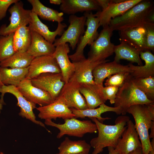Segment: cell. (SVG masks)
<instances>
[{
	"instance_id": "cell-5",
	"label": "cell",
	"mask_w": 154,
	"mask_h": 154,
	"mask_svg": "<svg viewBox=\"0 0 154 154\" xmlns=\"http://www.w3.org/2000/svg\"><path fill=\"white\" fill-rule=\"evenodd\" d=\"M63 124L56 123L51 119H45L44 123L47 125L57 128L60 131L56 137L60 139L65 135L79 137H82L87 133L97 132L96 125L91 120L81 121L74 117L64 119Z\"/></svg>"
},
{
	"instance_id": "cell-16",
	"label": "cell",
	"mask_w": 154,
	"mask_h": 154,
	"mask_svg": "<svg viewBox=\"0 0 154 154\" xmlns=\"http://www.w3.org/2000/svg\"><path fill=\"white\" fill-rule=\"evenodd\" d=\"M140 147L141 144L138 134L134 123L130 119L115 148L119 154H128Z\"/></svg>"
},
{
	"instance_id": "cell-17",
	"label": "cell",
	"mask_w": 154,
	"mask_h": 154,
	"mask_svg": "<svg viewBox=\"0 0 154 154\" xmlns=\"http://www.w3.org/2000/svg\"><path fill=\"white\" fill-rule=\"evenodd\" d=\"M80 84L75 81H69L65 83L60 95L63 98L69 108L84 110L88 107L85 98L80 92Z\"/></svg>"
},
{
	"instance_id": "cell-46",
	"label": "cell",
	"mask_w": 154,
	"mask_h": 154,
	"mask_svg": "<svg viewBox=\"0 0 154 154\" xmlns=\"http://www.w3.org/2000/svg\"><path fill=\"white\" fill-rule=\"evenodd\" d=\"M151 142L152 148L149 154H154V138H153Z\"/></svg>"
},
{
	"instance_id": "cell-38",
	"label": "cell",
	"mask_w": 154,
	"mask_h": 154,
	"mask_svg": "<svg viewBox=\"0 0 154 154\" xmlns=\"http://www.w3.org/2000/svg\"><path fill=\"white\" fill-rule=\"evenodd\" d=\"M119 88L115 86L104 87L103 91L106 100H109L111 104H114Z\"/></svg>"
},
{
	"instance_id": "cell-1",
	"label": "cell",
	"mask_w": 154,
	"mask_h": 154,
	"mask_svg": "<svg viewBox=\"0 0 154 154\" xmlns=\"http://www.w3.org/2000/svg\"><path fill=\"white\" fill-rule=\"evenodd\" d=\"M90 119L96 124L98 136L92 139L90 145L94 148L92 154H98L106 147L115 148L119 139L126 127L129 117L124 115L118 117L114 125H107L99 121L95 118Z\"/></svg>"
},
{
	"instance_id": "cell-45",
	"label": "cell",
	"mask_w": 154,
	"mask_h": 154,
	"mask_svg": "<svg viewBox=\"0 0 154 154\" xmlns=\"http://www.w3.org/2000/svg\"><path fill=\"white\" fill-rule=\"evenodd\" d=\"M49 2L51 4L60 5L62 2V0H50Z\"/></svg>"
},
{
	"instance_id": "cell-41",
	"label": "cell",
	"mask_w": 154,
	"mask_h": 154,
	"mask_svg": "<svg viewBox=\"0 0 154 154\" xmlns=\"http://www.w3.org/2000/svg\"><path fill=\"white\" fill-rule=\"evenodd\" d=\"M145 23H154V10L152 11L147 17Z\"/></svg>"
},
{
	"instance_id": "cell-42",
	"label": "cell",
	"mask_w": 154,
	"mask_h": 154,
	"mask_svg": "<svg viewBox=\"0 0 154 154\" xmlns=\"http://www.w3.org/2000/svg\"><path fill=\"white\" fill-rule=\"evenodd\" d=\"M109 153L108 154H119L118 151L115 148L112 147H108Z\"/></svg>"
},
{
	"instance_id": "cell-37",
	"label": "cell",
	"mask_w": 154,
	"mask_h": 154,
	"mask_svg": "<svg viewBox=\"0 0 154 154\" xmlns=\"http://www.w3.org/2000/svg\"><path fill=\"white\" fill-rule=\"evenodd\" d=\"M144 26L146 31L145 50H154V23H145Z\"/></svg>"
},
{
	"instance_id": "cell-20",
	"label": "cell",
	"mask_w": 154,
	"mask_h": 154,
	"mask_svg": "<svg viewBox=\"0 0 154 154\" xmlns=\"http://www.w3.org/2000/svg\"><path fill=\"white\" fill-rule=\"evenodd\" d=\"M103 85L94 83H82L80 91L86 102L88 109H94L106 101L103 91Z\"/></svg>"
},
{
	"instance_id": "cell-4",
	"label": "cell",
	"mask_w": 154,
	"mask_h": 154,
	"mask_svg": "<svg viewBox=\"0 0 154 154\" xmlns=\"http://www.w3.org/2000/svg\"><path fill=\"white\" fill-rule=\"evenodd\" d=\"M132 78L119 88L116 95L114 107L119 108L122 115H125L127 110L133 106L154 103L135 86Z\"/></svg>"
},
{
	"instance_id": "cell-33",
	"label": "cell",
	"mask_w": 154,
	"mask_h": 154,
	"mask_svg": "<svg viewBox=\"0 0 154 154\" xmlns=\"http://www.w3.org/2000/svg\"><path fill=\"white\" fill-rule=\"evenodd\" d=\"M34 58L27 52H16L0 62V66L11 68H25L29 67Z\"/></svg>"
},
{
	"instance_id": "cell-24",
	"label": "cell",
	"mask_w": 154,
	"mask_h": 154,
	"mask_svg": "<svg viewBox=\"0 0 154 154\" xmlns=\"http://www.w3.org/2000/svg\"><path fill=\"white\" fill-rule=\"evenodd\" d=\"M60 9L63 13L70 15L78 12L101 11L96 0H62Z\"/></svg>"
},
{
	"instance_id": "cell-49",
	"label": "cell",
	"mask_w": 154,
	"mask_h": 154,
	"mask_svg": "<svg viewBox=\"0 0 154 154\" xmlns=\"http://www.w3.org/2000/svg\"><path fill=\"white\" fill-rule=\"evenodd\" d=\"M56 154H71L67 153H60L59 152ZM86 154L83 153H79V154Z\"/></svg>"
},
{
	"instance_id": "cell-28",
	"label": "cell",
	"mask_w": 154,
	"mask_h": 154,
	"mask_svg": "<svg viewBox=\"0 0 154 154\" xmlns=\"http://www.w3.org/2000/svg\"><path fill=\"white\" fill-rule=\"evenodd\" d=\"M140 52L123 42L115 45L114 53L115 54L114 61L119 63L121 60H126L131 63H135L139 66L143 63L140 56Z\"/></svg>"
},
{
	"instance_id": "cell-25",
	"label": "cell",
	"mask_w": 154,
	"mask_h": 154,
	"mask_svg": "<svg viewBox=\"0 0 154 154\" xmlns=\"http://www.w3.org/2000/svg\"><path fill=\"white\" fill-rule=\"evenodd\" d=\"M140 56L144 60L143 66H135L130 63L128 65L131 71L130 74L134 78L154 76V55L149 50L140 52Z\"/></svg>"
},
{
	"instance_id": "cell-21",
	"label": "cell",
	"mask_w": 154,
	"mask_h": 154,
	"mask_svg": "<svg viewBox=\"0 0 154 154\" xmlns=\"http://www.w3.org/2000/svg\"><path fill=\"white\" fill-rule=\"evenodd\" d=\"M31 16V20L28 26L30 30L37 33L51 44H53L57 35H62L67 27L65 23H58L56 30L52 31L35 13L32 11Z\"/></svg>"
},
{
	"instance_id": "cell-18",
	"label": "cell",
	"mask_w": 154,
	"mask_h": 154,
	"mask_svg": "<svg viewBox=\"0 0 154 154\" xmlns=\"http://www.w3.org/2000/svg\"><path fill=\"white\" fill-rule=\"evenodd\" d=\"M123 72H131L128 65H123L114 60L98 64L93 69L92 74L94 82L103 85L106 78L116 74Z\"/></svg>"
},
{
	"instance_id": "cell-22",
	"label": "cell",
	"mask_w": 154,
	"mask_h": 154,
	"mask_svg": "<svg viewBox=\"0 0 154 154\" xmlns=\"http://www.w3.org/2000/svg\"><path fill=\"white\" fill-rule=\"evenodd\" d=\"M104 62H92L86 58L80 61L73 62L74 66V71L69 81H75L79 84L95 83L93 80L92 71L98 65Z\"/></svg>"
},
{
	"instance_id": "cell-50",
	"label": "cell",
	"mask_w": 154,
	"mask_h": 154,
	"mask_svg": "<svg viewBox=\"0 0 154 154\" xmlns=\"http://www.w3.org/2000/svg\"><path fill=\"white\" fill-rule=\"evenodd\" d=\"M0 154H4V153H2L1 152V153H0Z\"/></svg>"
},
{
	"instance_id": "cell-29",
	"label": "cell",
	"mask_w": 154,
	"mask_h": 154,
	"mask_svg": "<svg viewBox=\"0 0 154 154\" xmlns=\"http://www.w3.org/2000/svg\"><path fill=\"white\" fill-rule=\"evenodd\" d=\"M31 5V11L41 19L53 22L61 23L64 20V13L46 7L39 0H28Z\"/></svg>"
},
{
	"instance_id": "cell-6",
	"label": "cell",
	"mask_w": 154,
	"mask_h": 154,
	"mask_svg": "<svg viewBox=\"0 0 154 154\" xmlns=\"http://www.w3.org/2000/svg\"><path fill=\"white\" fill-rule=\"evenodd\" d=\"M103 27L98 37L90 45L87 59L92 62L109 61L106 58L114 53L115 45L111 41L113 31L109 25Z\"/></svg>"
},
{
	"instance_id": "cell-8",
	"label": "cell",
	"mask_w": 154,
	"mask_h": 154,
	"mask_svg": "<svg viewBox=\"0 0 154 154\" xmlns=\"http://www.w3.org/2000/svg\"><path fill=\"white\" fill-rule=\"evenodd\" d=\"M23 3L20 0L14 3L8 9L11 15L10 23L7 26L2 25L0 27V36H6L14 33L19 28L27 26L31 20V10L26 9Z\"/></svg>"
},
{
	"instance_id": "cell-12",
	"label": "cell",
	"mask_w": 154,
	"mask_h": 154,
	"mask_svg": "<svg viewBox=\"0 0 154 154\" xmlns=\"http://www.w3.org/2000/svg\"><path fill=\"white\" fill-rule=\"evenodd\" d=\"M31 80L33 86L48 92L54 101L59 97L65 84L61 73H42Z\"/></svg>"
},
{
	"instance_id": "cell-9",
	"label": "cell",
	"mask_w": 154,
	"mask_h": 154,
	"mask_svg": "<svg viewBox=\"0 0 154 154\" xmlns=\"http://www.w3.org/2000/svg\"><path fill=\"white\" fill-rule=\"evenodd\" d=\"M86 19L84 15L81 17L74 15H70L68 28L60 38L55 39L53 44L56 47L59 44L69 43L72 49L74 50L85 32Z\"/></svg>"
},
{
	"instance_id": "cell-30",
	"label": "cell",
	"mask_w": 154,
	"mask_h": 154,
	"mask_svg": "<svg viewBox=\"0 0 154 154\" xmlns=\"http://www.w3.org/2000/svg\"><path fill=\"white\" fill-rule=\"evenodd\" d=\"M28 69L29 67L24 68H18L0 66L2 82L5 85H10L17 87L26 78Z\"/></svg>"
},
{
	"instance_id": "cell-48",
	"label": "cell",
	"mask_w": 154,
	"mask_h": 154,
	"mask_svg": "<svg viewBox=\"0 0 154 154\" xmlns=\"http://www.w3.org/2000/svg\"><path fill=\"white\" fill-rule=\"evenodd\" d=\"M3 108V104L0 102V113L1 112V110H2Z\"/></svg>"
},
{
	"instance_id": "cell-14",
	"label": "cell",
	"mask_w": 154,
	"mask_h": 154,
	"mask_svg": "<svg viewBox=\"0 0 154 154\" xmlns=\"http://www.w3.org/2000/svg\"><path fill=\"white\" fill-rule=\"evenodd\" d=\"M17 87L28 101L40 106L48 105L54 101L48 92L33 86L28 78H25Z\"/></svg>"
},
{
	"instance_id": "cell-35",
	"label": "cell",
	"mask_w": 154,
	"mask_h": 154,
	"mask_svg": "<svg viewBox=\"0 0 154 154\" xmlns=\"http://www.w3.org/2000/svg\"><path fill=\"white\" fill-rule=\"evenodd\" d=\"M14 34L13 33L6 36H0V62L15 52L13 42Z\"/></svg>"
},
{
	"instance_id": "cell-43",
	"label": "cell",
	"mask_w": 154,
	"mask_h": 154,
	"mask_svg": "<svg viewBox=\"0 0 154 154\" xmlns=\"http://www.w3.org/2000/svg\"><path fill=\"white\" fill-rule=\"evenodd\" d=\"M150 129L151 133L149 135V137L150 138H154V121L153 122Z\"/></svg>"
},
{
	"instance_id": "cell-15",
	"label": "cell",
	"mask_w": 154,
	"mask_h": 154,
	"mask_svg": "<svg viewBox=\"0 0 154 154\" xmlns=\"http://www.w3.org/2000/svg\"><path fill=\"white\" fill-rule=\"evenodd\" d=\"M47 72L61 73L58 64L52 55L35 57L29 67L26 78L31 80L42 73Z\"/></svg>"
},
{
	"instance_id": "cell-32",
	"label": "cell",
	"mask_w": 154,
	"mask_h": 154,
	"mask_svg": "<svg viewBox=\"0 0 154 154\" xmlns=\"http://www.w3.org/2000/svg\"><path fill=\"white\" fill-rule=\"evenodd\" d=\"M31 41V31L28 27L24 26L20 27L14 33L13 36V45L15 52H27Z\"/></svg>"
},
{
	"instance_id": "cell-19",
	"label": "cell",
	"mask_w": 154,
	"mask_h": 154,
	"mask_svg": "<svg viewBox=\"0 0 154 154\" xmlns=\"http://www.w3.org/2000/svg\"><path fill=\"white\" fill-rule=\"evenodd\" d=\"M70 52L69 44L64 43L56 46L52 54L56 59L60 69L63 80L65 83L69 80L74 71V66L69 58L68 54Z\"/></svg>"
},
{
	"instance_id": "cell-11",
	"label": "cell",
	"mask_w": 154,
	"mask_h": 154,
	"mask_svg": "<svg viewBox=\"0 0 154 154\" xmlns=\"http://www.w3.org/2000/svg\"><path fill=\"white\" fill-rule=\"evenodd\" d=\"M142 0H111L106 8L94 14L99 19V27L109 25L112 19L122 15Z\"/></svg>"
},
{
	"instance_id": "cell-40",
	"label": "cell",
	"mask_w": 154,
	"mask_h": 154,
	"mask_svg": "<svg viewBox=\"0 0 154 154\" xmlns=\"http://www.w3.org/2000/svg\"><path fill=\"white\" fill-rule=\"evenodd\" d=\"M98 5L101 9V10L106 8L111 3V0H96Z\"/></svg>"
},
{
	"instance_id": "cell-39",
	"label": "cell",
	"mask_w": 154,
	"mask_h": 154,
	"mask_svg": "<svg viewBox=\"0 0 154 154\" xmlns=\"http://www.w3.org/2000/svg\"><path fill=\"white\" fill-rule=\"evenodd\" d=\"M19 0H0V21L5 17L7 12L12 4L19 1Z\"/></svg>"
},
{
	"instance_id": "cell-34",
	"label": "cell",
	"mask_w": 154,
	"mask_h": 154,
	"mask_svg": "<svg viewBox=\"0 0 154 154\" xmlns=\"http://www.w3.org/2000/svg\"><path fill=\"white\" fill-rule=\"evenodd\" d=\"M132 80L135 86L149 100L154 102V76L143 78L132 77Z\"/></svg>"
},
{
	"instance_id": "cell-31",
	"label": "cell",
	"mask_w": 154,
	"mask_h": 154,
	"mask_svg": "<svg viewBox=\"0 0 154 154\" xmlns=\"http://www.w3.org/2000/svg\"><path fill=\"white\" fill-rule=\"evenodd\" d=\"M90 144L84 140L73 141L66 137L58 147L59 152L71 154H89L91 148Z\"/></svg>"
},
{
	"instance_id": "cell-27",
	"label": "cell",
	"mask_w": 154,
	"mask_h": 154,
	"mask_svg": "<svg viewBox=\"0 0 154 154\" xmlns=\"http://www.w3.org/2000/svg\"><path fill=\"white\" fill-rule=\"evenodd\" d=\"M98 108L87 109L84 110H78L73 108H70L75 118H84L86 117L95 118L102 123L104 121L110 119L108 117H103L101 114L106 112H115L117 115L121 114V111L118 107H112L108 106L103 103Z\"/></svg>"
},
{
	"instance_id": "cell-2",
	"label": "cell",
	"mask_w": 154,
	"mask_h": 154,
	"mask_svg": "<svg viewBox=\"0 0 154 154\" xmlns=\"http://www.w3.org/2000/svg\"><path fill=\"white\" fill-rule=\"evenodd\" d=\"M154 10V2L142 0L122 15L112 19L109 26L119 31L143 26L147 17Z\"/></svg>"
},
{
	"instance_id": "cell-36",
	"label": "cell",
	"mask_w": 154,
	"mask_h": 154,
	"mask_svg": "<svg viewBox=\"0 0 154 154\" xmlns=\"http://www.w3.org/2000/svg\"><path fill=\"white\" fill-rule=\"evenodd\" d=\"M131 77L129 72L116 74L108 77L104 85L105 86H115L119 88Z\"/></svg>"
},
{
	"instance_id": "cell-13",
	"label": "cell",
	"mask_w": 154,
	"mask_h": 154,
	"mask_svg": "<svg viewBox=\"0 0 154 154\" xmlns=\"http://www.w3.org/2000/svg\"><path fill=\"white\" fill-rule=\"evenodd\" d=\"M36 109L39 112L38 116L41 119L56 120L57 118L64 119L74 117L63 98L60 95L51 103Z\"/></svg>"
},
{
	"instance_id": "cell-47",
	"label": "cell",
	"mask_w": 154,
	"mask_h": 154,
	"mask_svg": "<svg viewBox=\"0 0 154 154\" xmlns=\"http://www.w3.org/2000/svg\"><path fill=\"white\" fill-rule=\"evenodd\" d=\"M3 85H4L3 84L1 80L0 73V89L2 87Z\"/></svg>"
},
{
	"instance_id": "cell-26",
	"label": "cell",
	"mask_w": 154,
	"mask_h": 154,
	"mask_svg": "<svg viewBox=\"0 0 154 154\" xmlns=\"http://www.w3.org/2000/svg\"><path fill=\"white\" fill-rule=\"evenodd\" d=\"M31 31V43L27 52L34 58L52 55L56 48L53 44L49 42L37 33Z\"/></svg>"
},
{
	"instance_id": "cell-7",
	"label": "cell",
	"mask_w": 154,
	"mask_h": 154,
	"mask_svg": "<svg viewBox=\"0 0 154 154\" xmlns=\"http://www.w3.org/2000/svg\"><path fill=\"white\" fill-rule=\"evenodd\" d=\"M86 17L85 25L86 29L81 37L75 52L68 57L72 62L82 60L86 58L84 50L87 45H90L98 37L99 33L98 29L99 27L98 18L92 11L84 12Z\"/></svg>"
},
{
	"instance_id": "cell-23",
	"label": "cell",
	"mask_w": 154,
	"mask_h": 154,
	"mask_svg": "<svg viewBox=\"0 0 154 154\" xmlns=\"http://www.w3.org/2000/svg\"><path fill=\"white\" fill-rule=\"evenodd\" d=\"M145 34L144 26L119 31V40L140 52L143 51L145 50Z\"/></svg>"
},
{
	"instance_id": "cell-44",
	"label": "cell",
	"mask_w": 154,
	"mask_h": 154,
	"mask_svg": "<svg viewBox=\"0 0 154 154\" xmlns=\"http://www.w3.org/2000/svg\"><path fill=\"white\" fill-rule=\"evenodd\" d=\"M128 154H143L142 148L141 147L139 148Z\"/></svg>"
},
{
	"instance_id": "cell-10",
	"label": "cell",
	"mask_w": 154,
	"mask_h": 154,
	"mask_svg": "<svg viewBox=\"0 0 154 154\" xmlns=\"http://www.w3.org/2000/svg\"><path fill=\"white\" fill-rule=\"evenodd\" d=\"M0 93H1L0 102L1 104L3 105L5 104L3 97L5 93H9L13 95L17 100V106L20 108L19 115L46 129L44 123L36 119V116L33 111V110L36 108V105L28 101L16 86L4 85L0 89Z\"/></svg>"
},
{
	"instance_id": "cell-3",
	"label": "cell",
	"mask_w": 154,
	"mask_h": 154,
	"mask_svg": "<svg viewBox=\"0 0 154 154\" xmlns=\"http://www.w3.org/2000/svg\"><path fill=\"white\" fill-rule=\"evenodd\" d=\"M127 113L131 114L134 119L143 154H149L152 147L149 131L154 121V103L133 106L127 110Z\"/></svg>"
}]
</instances>
